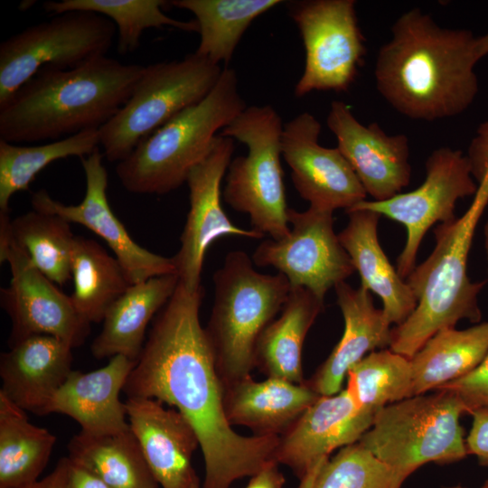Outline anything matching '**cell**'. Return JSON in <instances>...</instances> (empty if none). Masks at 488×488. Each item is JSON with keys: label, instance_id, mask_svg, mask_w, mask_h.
<instances>
[{"label": "cell", "instance_id": "836d02e7", "mask_svg": "<svg viewBox=\"0 0 488 488\" xmlns=\"http://www.w3.org/2000/svg\"><path fill=\"white\" fill-rule=\"evenodd\" d=\"M14 243L50 280L62 286L71 279V257L76 236L70 222L48 212L33 210L11 221Z\"/></svg>", "mask_w": 488, "mask_h": 488}, {"label": "cell", "instance_id": "8d00e7d4", "mask_svg": "<svg viewBox=\"0 0 488 488\" xmlns=\"http://www.w3.org/2000/svg\"><path fill=\"white\" fill-rule=\"evenodd\" d=\"M405 481L357 442L324 463L314 488H401Z\"/></svg>", "mask_w": 488, "mask_h": 488}, {"label": "cell", "instance_id": "9c48e42d", "mask_svg": "<svg viewBox=\"0 0 488 488\" xmlns=\"http://www.w3.org/2000/svg\"><path fill=\"white\" fill-rule=\"evenodd\" d=\"M222 70L196 52L145 66L127 101L99 128L105 157L117 163L127 158L164 124L203 99Z\"/></svg>", "mask_w": 488, "mask_h": 488}, {"label": "cell", "instance_id": "603a6c76", "mask_svg": "<svg viewBox=\"0 0 488 488\" xmlns=\"http://www.w3.org/2000/svg\"><path fill=\"white\" fill-rule=\"evenodd\" d=\"M342 312L343 335L312 378L305 381L320 396L341 391L348 371L370 352L389 347L391 324L382 309L374 306L371 293L360 285L354 288L342 282L335 287Z\"/></svg>", "mask_w": 488, "mask_h": 488}, {"label": "cell", "instance_id": "f6af8a7d", "mask_svg": "<svg viewBox=\"0 0 488 488\" xmlns=\"http://www.w3.org/2000/svg\"><path fill=\"white\" fill-rule=\"evenodd\" d=\"M475 52L479 60L488 54V32L475 39Z\"/></svg>", "mask_w": 488, "mask_h": 488}, {"label": "cell", "instance_id": "cb8c5ba5", "mask_svg": "<svg viewBox=\"0 0 488 488\" xmlns=\"http://www.w3.org/2000/svg\"><path fill=\"white\" fill-rule=\"evenodd\" d=\"M319 397L305 381L274 377L257 381L249 374L223 384L229 423L249 427L255 436H280Z\"/></svg>", "mask_w": 488, "mask_h": 488}, {"label": "cell", "instance_id": "83f0119b", "mask_svg": "<svg viewBox=\"0 0 488 488\" xmlns=\"http://www.w3.org/2000/svg\"><path fill=\"white\" fill-rule=\"evenodd\" d=\"M488 352V321L433 335L410 359L414 394L436 390L472 371Z\"/></svg>", "mask_w": 488, "mask_h": 488}, {"label": "cell", "instance_id": "f546056e", "mask_svg": "<svg viewBox=\"0 0 488 488\" xmlns=\"http://www.w3.org/2000/svg\"><path fill=\"white\" fill-rule=\"evenodd\" d=\"M56 443L32 424L25 410L0 391V488H27L38 481Z\"/></svg>", "mask_w": 488, "mask_h": 488}, {"label": "cell", "instance_id": "ac0fdd59", "mask_svg": "<svg viewBox=\"0 0 488 488\" xmlns=\"http://www.w3.org/2000/svg\"><path fill=\"white\" fill-rule=\"evenodd\" d=\"M326 122L372 201L390 199L408 185L412 170L406 135H388L376 122L361 124L340 100L331 103Z\"/></svg>", "mask_w": 488, "mask_h": 488}, {"label": "cell", "instance_id": "2e32d148", "mask_svg": "<svg viewBox=\"0 0 488 488\" xmlns=\"http://www.w3.org/2000/svg\"><path fill=\"white\" fill-rule=\"evenodd\" d=\"M103 156L99 148L80 158L86 192L79 204H64L47 191L39 190L32 195L33 209L80 224L100 237L114 252L132 285L157 276L176 274L173 257L153 253L138 245L113 212L107 195L108 172Z\"/></svg>", "mask_w": 488, "mask_h": 488}, {"label": "cell", "instance_id": "4316f807", "mask_svg": "<svg viewBox=\"0 0 488 488\" xmlns=\"http://www.w3.org/2000/svg\"><path fill=\"white\" fill-rule=\"evenodd\" d=\"M324 301L305 287H291L278 318L261 333L255 350V367L267 377L303 383L304 342Z\"/></svg>", "mask_w": 488, "mask_h": 488}, {"label": "cell", "instance_id": "52a82bcc", "mask_svg": "<svg viewBox=\"0 0 488 488\" xmlns=\"http://www.w3.org/2000/svg\"><path fill=\"white\" fill-rule=\"evenodd\" d=\"M464 414L465 405L452 391L415 395L379 409L358 443L407 479L426 464L466 457Z\"/></svg>", "mask_w": 488, "mask_h": 488}, {"label": "cell", "instance_id": "7a4b0ae2", "mask_svg": "<svg viewBox=\"0 0 488 488\" xmlns=\"http://www.w3.org/2000/svg\"><path fill=\"white\" fill-rule=\"evenodd\" d=\"M475 39L471 31L439 26L418 8L403 13L376 58L379 93L410 119L435 121L462 114L479 91Z\"/></svg>", "mask_w": 488, "mask_h": 488}, {"label": "cell", "instance_id": "6da1fadb", "mask_svg": "<svg viewBox=\"0 0 488 488\" xmlns=\"http://www.w3.org/2000/svg\"><path fill=\"white\" fill-rule=\"evenodd\" d=\"M203 288L180 283L159 311L123 391L127 398L153 399L174 406L199 438L205 476L202 488H230L271 463L276 436H246L229 423L223 384L200 322Z\"/></svg>", "mask_w": 488, "mask_h": 488}, {"label": "cell", "instance_id": "60d3db41", "mask_svg": "<svg viewBox=\"0 0 488 488\" xmlns=\"http://www.w3.org/2000/svg\"><path fill=\"white\" fill-rule=\"evenodd\" d=\"M277 463H271L251 476L245 488H284L285 478L277 468Z\"/></svg>", "mask_w": 488, "mask_h": 488}, {"label": "cell", "instance_id": "ffe728a7", "mask_svg": "<svg viewBox=\"0 0 488 488\" xmlns=\"http://www.w3.org/2000/svg\"><path fill=\"white\" fill-rule=\"evenodd\" d=\"M125 407L130 429L159 485L201 488L192 465L199 438L187 419L153 399L127 398Z\"/></svg>", "mask_w": 488, "mask_h": 488}, {"label": "cell", "instance_id": "5b68a950", "mask_svg": "<svg viewBox=\"0 0 488 488\" xmlns=\"http://www.w3.org/2000/svg\"><path fill=\"white\" fill-rule=\"evenodd\" d=\"M246 108L235 70L223 68L203 99L178 113L117 163L118 180L137 194L160 195L179 188L207 155L217 133Z\"/></svg>", "mask_w": 488, "mask_h": 488}, {"label": "cell", "instance_id": "484cf974", "mask_svg": "<svg viewBox=\"0 0 488 488\" xmlns=\"http://www.w3.org/2000/svg\"><path fill=\"white\" fill-rule=\"evenodd\" d=\"M179 283L177 274H168L131 285L105 314L102 329L91 344L92 355L97 359L123 355L136 361L150 321Z\"/></svg>", "mask_w": 488, "mask_h": 488}, {"label": "cell", "instance_id": "277c9868", "mask_svg": "<svg viewBox=\"0 0 488 488\" xmlns=\"http://www.w3.org/2000/svg\"><path fill=\"white\" fill-rule=\"evenodd\" d=\"M488 204V190L478 186L462 217L438 224L433 251L405 279L417 300L411 314L391 330L389 349L411 359L436 333L461 320L482 319L479 294L486 280L473 282L467 260L476 226Z\"/></svg>", "mask_w": 488, "mask_h": 488}, {"label": "cell", "instance_id": "4fadbf2b", "mask_svg": "<svg viewBox=\"0 0 488 488\" xmlns=\"http://www.w3.org/2000/svg\"><path fill=\"white\" fill-rule=\"evenodd\" d=\"M289 233L261 242L252 255L258 267H273L291 287H305L324 301L331 288L355 272L333 229V211L289 208Z\"/></svg>", "mask_w": 488, "mask_h": 488}, {"label": "cell", "instance_id": "8fae6325", "mask_svg": "<svg viewBox=\"0 0 488 488\" xmlns=\"http://www.w3.org/2000/svg\"><path fill=\"white\" fill-rule=\"evenodd\" d=\"M354 0L294 2L290 14L305 47L296 97L312 91L345 92L354 82L367 52Z\"/></svg>", "mask_w": 488, "mask_h": 488}, {"label": "cell", "instance_id": "9a60e30c", "mask_svg": "<svg viewBox=\"0 0 488 488\" xmlns=\"http://www.w3.org/2000/svg\"><path fill=\"white\" fill-rule=\"evenodd\" d=\"M234 140L216 136L207 155L190 172V209L174 256L180 284L189 291L202 288L201 275L209 247L219 238L238 236L258 239L264 235L234 225L221 206V185L231 162Z\"/></svg>", "mask_w": 488, "mask_h": 488}, {"label": "cell", "instance_id": "ab89813d", "mask_svg": "<svg viewBox=\"0 0 488 488\" xmlns=\"http://www.w3.org/2000/svg\"><path fill=\"white\" fill-rule=\"evenodd\" d=\"M465 155L476 183L488 185V120L478 127Z\"/></svg>", "mask_w": 488, "mask_h": 488}, {"label": "cell", "instance_id": "30bf717a", "mask_svg": "<svg viewBox=\"0 0 488 488\" xmlns=\"http://www.w3.org/2000/svg\"><path fill=\"white\" fill-rule=\"evenodd\" d=\"M114 23L92 12L72 11L30 25L0 44V105L41 69H71L107 55Z\"/></svg>", "mask_w": 488, "mask_h": 488}, {"label": "cell", "instance_id": "8992f818", "mask_svg": "<svg viewBox=\"0 0 488 488\" xmlns=\"http://www.w3.org/2000/svg\"><path fill=\"white\" fill-rule=\"evenodd\" d=\"M253 264L246 252L233 250L213 275V305L204 331L222 384L250 374L258 340L291 290L283 274L259 273Z\"/></svg>", "mask_w": 488, "mask_h": 488}, {"label": "cell", "instance_id": "7402d4cb", "mask_svg": "<svg viewBox=\"0 0 488 488\" xmlns=\"http://www.w3.org/2000/svg\"><path fill=\"white\" fill-rule=\"evenodd\" d=\"M135 362L116 355L99 370L72 371L53 396L46 414L70 417L80 426V432L92 436L128 430L125 402H121L119 394Z\"/></svg>", "mask_w": 488, "mask_h": 488}, {"label": "cell", "instance_id": "1f68e13d", "mask_svg": "<svg viewBox=\"0 0 488 488\" xmlns=\"http://www.w3.org/2000/svg\"><path fill=\"white\" fill-rule=\"evenodd\" d=\"M279 0H174L170 4L191 12L198 25L195 52L210 61L228 64L251 23Z\"/></svg>", "mask_w": 488, "mask_h": 488}, {"label": "cell", "instance_id": "7bdbcfd3", "mask_svg": "<svg viewBox=\"0 0 488 488\" xmlns=\"http://www.w3.org/2000/svg\"><path fill=\"white\" fill-rule=\"evenodd\" d=\"M69 469L70 460L68 457H63L51 474L27 488H67Z\"/></svg>", "mask_w": 488, "mask_h": 488}, {"label": "cell", "instance_id": "ee69618b", "mask_svg": "<svg viewBox=\"0 0 488 488\" xmlns=\"http://www.w3.org/2000/svg\"><path fill=\"white\" fill-rule=\"evenodd\" d=\"M329 457L320 459L309 471L300 479L298 488H314L317 475Z\"/></svg>", "mask_w": 488, "mask_h": 488}, {"label": "cell", "instance_id": "f1b7e54d", "mask_svg": "<svg viewBox=\"0 0 488 488\" xmlns=\"http://www.w3.org/2000/svg\"><path fill=\"white\" fill-rule=\"evenodd\" d=\"M69 460L113 488H158L140 445L129 428L92 436L82 432L68 445Z\"/></svg>", "mask_w": 488, "mask_h": 488}, {"label": "cell", "instance_id": "3957f363", "mask_svg": "<svg viewBox=\"0 0 488 488\" xmlns=\"http://www.w3.org/2000/svg\"><path fill=\"white\" fill-rule=\"evenodd\" d=\"M144 68L107 55L71 69L44 67L0 105V139L55 141L99 129L127 101Z\"/></svg>", "mask_w": 488, "mask_h": 488}, {"label": "cell", "instance_id": "5bb4252c", "mask_svg": "<svg viewBox=\"0 0 488 488\" xmlns=\"http://www.w3.org/2000/svg\"><path fill=\"white\" fill-rule=\"evenodd\" d=\"M10 225L0 229V261L11 270L9 286L1 288V304L12 322L10 344L23 338L44 334L71 348L84 343L90 324L67 296L30 261L11 236Z\"/></svg>", "mask_w": 488, "mask_h": 488}, {"label": "cell", "instance_id": "7dc6e473", "mask_svg": "<svg viewBox=\"0 0 488 488\" xmlns=\"http://www.w3.org/2000/svg\"><path fill=\"white\" fill-rule=\"evenodd\" d=\"M445 488H468V487L463 486L461 484H456V485L447 486V487H445Z\"/></svg>", "mask_w": 488, "mask_h": 488}, {"label": "cell", "instance_id": "4dcf8cb0", "mask_svg": "<svg viewBox=\"0 0 488 488\" xmlns=\"http://www.w3.org/2000/svg\"><path fill=\"white\" fill-rule=\"evenodd\" d=\"M71 301L89 324L100 323L132 285L119 261L94 239L76 236L71 257Z\"/></svg>", "mask_w": 488, "mask_h": 488}, {"label": "cell", "instance_id": "f35d334b", "mask_svg": "<svg viewBox=\"0 0 488 488\" xmlns=\"http://www.w3.org/2000/svg\"><path fill=\"white\" fill-rule=\"evenodd\" d=\"M471 429L465 438L468 455L476 457L478 464L488 467V408H479L470 414Z\"/></svg>", "mask_w": 488, "mask_h": 488}, {"label": "cell", "instance_id": "ba28073f", "mask_svg": "<svg viewBox=\"0 0 488 488\" xmlns=\"http://www.w3.org/2000/svg\"><path fill=\"white\" fill-rule=\"evenodd\" d=\"M284 125L270 105L250 106L219 134L245 144L246 155L231 160L223 190L225 202L249 217L252 229L272 239L290 231L283 182Z\"/></svg>", "mask_w": 488, "mask_h": 488}, {"label": "cell", "instance_id": "7c38bea8", "mask_svg": "<svg viewBox=\"0 0 488 488\" xmlns=\"http://www.w3.org/2000/svg\"><path fill=\"white\" fill-rule=\"evenodd\" d=\"M425 170L424 182L417 189L382 202L364 200L345 211H375L406 228V243L396 261V270L403 279L415 268L427 230L437 222L455 220L456 202L474 195L478 188L469 161L460 150L447 146L435 149L426 160Z\"/></svg>", "mask_w": 488, "mask_h": 488}, {"label": "cell", "instance_id": "d4e9b609", "mask_svg": "<svg viewBox=\"0 0 488 488\" xmlns=\"http://www.w3.org/2000/svg\"><path fill=\"white\" fill-rule=\"evenodd\" d=\"M346 213L349 221L338 234L339 240L360 275L361 286L380 298L386 318L399 325L414 311L417 300L380 244L378 224L381 216L368 210Z\"/></svg>", "mask_w": 488, "mask_h": 488}, {"label": "cell", "instance_id": "44dd1931", "mask_svg": "<svg viewBox=\"0 0 488 488\" xmlns=\"http://www.w3.org/2000/svg\"><path fill=\"white\" fill-rule=\"evenodd\" d=\"M10 345L0 358V391L23 410L46 415L53 396L72 371V348L44 334Z\"/></svg>", "mask_w": 488, "mask_h": 488}, {"label": "cell", "instance_id": "d590c367", "mask_svg": "<svg viewBox=\"0 0 488 488\" xmlns=\"http://www.w3.org/2000/svg\"><path fill=\"white\" fill-rule=\"evenodd\" d=\"M346 390L358 408L379 409L415 396L410 359L390 349L373 351L347 372Z\"/></svg>", "mask_w": 488, "mask_h": 488}, {"label": "cell", "instance_id": "d6986e66", "mask_svg": "<svg viewBox=\"0 0 488 488\" xmlns=\"http://www.w3.org/2000/svg\"><path fill=\"white\" fill-rule=\"evenodd\" d=\"M374 415L358 408L346 389L320 396L279 436L275 460L301 479L333 450L359 442L371 427Z\"/></svg>", "mask_w": 488, "mask_h": 488}, {"label": "cell", "instance_id": "e575fe53", "mask_svg": "<svg viewBox=\"0 0 488 488\" xmlns=\"http://www.w3.org/2000/svg\"><path fill=\"white\" fill-rule=\"evenodd\" d=\"M163 0H61L43 4L46 13L55 15L72 11L92 12L110 19L117 28V50L121 55L135 52L143 32L149 28L171 26L198 33L195 20H176L165 14Z\"/></svg>", "mask_w": 488, "mask_h": 488}, {"label": "cell", "instance_id": "c3c4849f", "mask_svg": "<svg viewBox=\"0 0 488 488\" xmlns=\"http://www.w3.org/2000/svg\"><path fill=\"white\" fill-rule=\"evenodd\" d=\"M480 488H488V479L484 481V483L482 484Z\"/></svg>", "mask_w": 488, "mask_h": 488}, {"label": "cell", "instance_id": "bcb514c9", "mask_svg": "<svg viewBox=\"0 0 488 488\" xmlns=\"http://www.w3.org/2000/svg\"><path fill=\"white\" fill-rule=\"evenodd\" d=\"M483 248L486 257L487 268H488V220L486 221L483 227Z\"/></svg>", "mask_w": 488, "mask_h": 488}, {"label": "cell", "instance_id": "b9f144b4", "mask_svg": "<svg viewBox=\"0 0 488 488\" xmlns=\"http://www.w3.org/2000/svg\"><path fill=\"white\" fill-rule=\"evenodd\" d=\"M67 488H113L87 470L70 461Z\"/></svg>", "mask_w": 488, "mask_h": 488}, {"label": "cell", "instance_id": "74e56055", "mask_svg": "<svg viewBox=\"0 0 488 488\" xmlns=\"http://www.w3.org/2000/svg\"><path fill=\"white\" fill-rule=\"evenodd\" d=\"M437 389L454 392L465 405L466 414L479 408H488V352L472 371Z\"/></svg>", "mask_w": 488, "mask_h": 488}, {"label": "cell", "instance_id": "d6a6232c", "mask_svg": "<svg viewBox=\"0 0 488 488\" xmlns=\"http://www.w3.org/2000/svg\"><path fill=\"white\" fill-rule=\"evenodd\" d=\"M99 145L97 128L39 145L23 146L0 139V211L9 212L13 195L28 190L36 174L52 162L70 156L85 157Z\"/></svg>", "mask_w": 488, "mask_h": 488}, {"label": "cell", "instance_id": "e0dca14e", "mask_svg": "<svg viewBox=\"0 0 488 488\" xmlns=\"http://www.w3.org/2000/svg\"><path fill=\"white\" fill-rule=\"evenodd\" d=\"M321 124L303 112L284 125L282 157L291 169V179L309 207L348 211L367 194L353 169L338 147L319 144Z\"/></svg>", "mask_w": 488, "mask_h": 488}]
</instances>
